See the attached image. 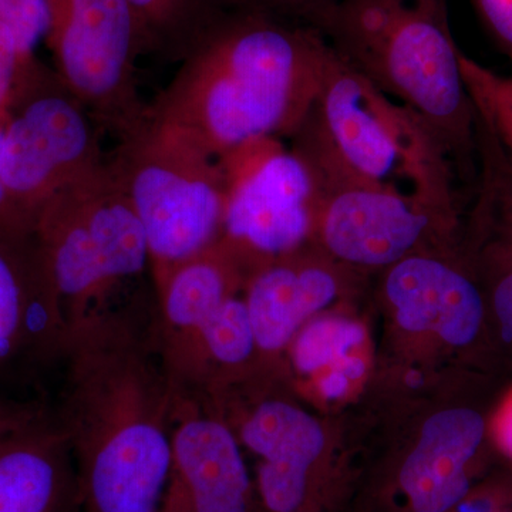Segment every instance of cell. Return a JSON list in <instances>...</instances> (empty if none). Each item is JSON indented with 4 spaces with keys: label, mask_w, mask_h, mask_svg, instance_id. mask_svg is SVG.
Returning a JSON list of instances; mask_svg holds the SVG:
<instances>
[{
    "label": "cell",
    "mask_w": 512,
    "mask_h": 512,
    "mask_svg": "<svg viewBox=\"0 0 512 512\" xmlns=\"http://www.w3.org/2000/svg\"><path fill=\"white\" fill-rule=\"evenodd\" d=\"M154 306L134 301L67 330L53 413L72 450L80 512H160L175 390Z\"/></svg>",
    "instance_id": "obj_1"
},
{
    "label": "cell",
    "mask_w": 512,
    "mask_h": 512,
    "mask_svg": "<svg viewBox=\"0 0 512 512\" xmlns=\"http://www.w3.org/2000/svg\"><path fill=\"white\" fill-rule=\"evenodd\" d=\"M329 56L315 29L251 9L175 90L158 131L220 164L252 141L292 137L315 106Z\"/></svg>",
    "instance_id": "obj_2"
},
{
    "label": "cell",
    "mask_w": 512,
    "mask_h": 512,
    "mask_svg": "<svg viewBox=\"0 0 512 512\" xmlns=\"http://www.w3.org/2000/svg\"><path fill=\"white\" fill-rule=\"evenodd\" d=\"M318 32L340 60L426 123L456 174H476L477 113L447 0H336Z\"/></svg>",
    "instance_id": "obj_3"
},
{
    "label": "cell",
    "mask_w": 512,
    "mask_h": 512,
    "mask_svg": "<svg viewBox=\"0 0 512 512\" xmlns=\"http://www.w3.org/2000/svg\"><path fill=\"white\" fill-rule=\"evenodd\" d=\"M305 124L353 177L454 207L456 170L430 128L332 49Z\"/></svg>",
    "instance_id": "obj_4"
},
{
    "label": "cell",
    "mask_w": 512,
    "mask_h": 512,
    "mask_svg": "<svg viewBox=\"0 0 512 512\" xmlns=\"http://www.w3.org/2000/svg\"><path fill=\"white\" fill-rule=\"evenodd\" d=\"M35 235L67 330L130 303L121 289L151 266L126 190L94 171L43 205Z\"/></svg>",
    "instance_id": "obj_5"
},
{
    "label": "cell",
    "mask_w": 512,
    "mask_h": 512,
    "mask_svg": "<svg viewBox=\"0 0 512 512\" xmlns=\"http://www.w3.org/2000/svg\"><path fill=\"white\" fill-rule=\"evenodd\" d=\"M293 138V147L311 164L318 183L316 228L340 261L392 266L412 255L434 225L453 220L450 205L353 177L308 127L299 128Z\"/></svg>",
    "instance_id": "obj_6"
},
{
    "label": "cell",
    "mask_w": 512,
    "mask_h": 512,
    "mask_svg": "<svg viewBox=\"0 0 512 512\" xmlns=\"http://www.w3.org/2000/svg\"><path fill=\"white\" fill-rule=\"evenodd\" d=\"M150 249L154 276L217 242L225 207L221 164L157 130L126 185Z\"/></svg>",
    "instance_id": "obj_7"
},
{
    "label": "cell",
    "mask_w": 512,
    "mask_h": 512,
    "mask_svg": "<svg viewBox=\"0 0 512 512\" xmlns=\"http://www.w3.org/2000/svg\"><path fill=\"white\" fill-rule=\"evenodd\" d=\"M26 62L3 126L2 177L20 217L35 229L43 205L93 173V134L76 101L50 89Z\"/></svg>",
    "instance_id": "obj_8"
},
{
    "label": "cell",
    "mask_w": 512,
    "mask_h": 512,
    "mask_svg": "<svg viewBox=\"0 0 512 512\" xmlns=\"http://www.w3.org/2000/svg\"><path fill=\"white\" fill-rule=\"evenodd\" d=\"M225 175L222 229L235 244L282 256L316 228L319 190L311 164L279 138L252 141L221 161Z\"/></svg>",
    "instance_id": "obj_9"
},
{
    "label": "cell",
    "mask_w": 512,
    "mask_h": 512,
    "mask_svg": "<svg viewBox=\"0 0 512 512\" xmlns=\"http://www.w3.org/2000/svg\"><path fill=\"white\" fill-rule=\"evenodd\" d=\"M237 436L197 396L175 394L171 467L160 512H251Z\"/></svg>",
    "instance_id": "obj_10"
},
{
    "label": "cell",
    "mask_w": 512,
    "mask_h": 512,
    "mask_svg": "<svg viewBox=\"0 0 512 512\" xmlns=\"http://www.w3.org/2000/svg\"><path fill=\"white\" fill-rule=\"evenodd\" d=\"M66 336L35 232L0 229V380L57 369Z\"/></svg>",
    "instance_id": "obj_11"
},
{
    "label": "cell",
    "mask_w": 512,
    "mask_h": 512,
    "mask_svg": "<svg viewBox=\"0 0 512 512\" xmlns=\"http://www.w3.org/2000/svg\"><path fill=\"white\" fill-rule=\"evenodd\" d=\"M133 10L130 0H66L62 15L50 16L60 73L74 96L101 106L124 92Z\"/></svg>",
    "instance_id": "obj_12"
},
{
    "label": "cell",
    "mask_w": 512,
    "mask_h": 512,
    "mask_svg": "<svg viewBox=\"0 0 512 512\" xmlns=\"http://www.w3.org/2000/svg\"><path fill=\"white\" fill-rule=\"evenodd\" d=\"M239 437L261 460L256 484L266 512H308L325 448L318 421L284 400H264L242 421Z\"/></svg>",
    "instance_id": "obj_13"
},
{
    "label": "cell",
    "mask_w": 512,
    "mask_h": 512,
    "mask_svg": "<svg viewBox=\"0 0 512 512\" xmlns=\"http://www.w3.org/2000/svg\"><path fill=\"white\" fill-rule=\"evenodd\" d=\"M386 295L404 329L436 332L451 345L476 338L483 299L474 282L454 266L412 254L390 266Z\"/></svg>",
    "instance_id": "obj_14"
},
{
    "label": "cell",
    "mask_w": 512,
    "mask_h": 512,
    "mask_svg": "<svg viewBox=\"0 0 512 512\" xmlns=\"http://www.w3.org/2000/svg\"><path fill=\"white\" fill-rule=\"evenodd\" d=\"M483 434L484 421L473 410H446L427 420L396 473V491L407 512H451L466 500L468 466Z\"/></svg>",
    "instance_id": "obj_15"
},
{
    "label": "cell",
    "mask_w": 512,
    "mask_h": 512,
    "mask_svg": "<svg viewBox=\"0 0 512 512\" xmlns=\"http://www.w3.org/2000/svg\"><path fill=\"white\" fill-rule=\"evenodd\" d=\"M79 507L76 467L55 413L0 441V512Z\"/></svg>",
    "instance_id": "obj_16"
},
{
    "label": "cell",
    "mask_w": 512,
    "mask_h": 512,
    "mask_svg": "<svg viewBox=\"0 0 512 512\" xmlns=\"http://www.w3.org/2000/svg\"><path fill=\"white\" fill-rule=\"evenodd\" d=\"M338 281L320 266L272 265L249 285L247 308L256 348L279 352L289 345L303 320L335 299Z\"/></svg>",
    "instance_id": "obj_17"
},
{
    "label": "cell",
    "mask_w": 512,
    "mask_h": 512,
    "mask_svg": "<svg viewBox=\"0 0 512 512\" xmlns=\"http://www.w3.org/2000/svg\"><path fill=\"white\" fill-rule=\"evenodd\" d=\"M365 340V329L353 320L326 318L309 323L293 345V362L303 373L330 369L329 375L355 382L365 373V362L352 356Z\"/></svg>",
    "instance_id": "obj_18"
},
{
    "label": "cell",
    "mask_w": 512,
    "mask_h": 512,
    "mask_svg": "<svg viewBox=\"0 0 512 512\" xmlns=\"http://www.w3.org/2000/svg\"><path fill=\"white\" fill-rule=\"evenodd\" d=\"M460 70L478 119L490 128L512 161V74L494 72L463 52Z\"/></svg>",
    "instance_id": "obj_19"
},
{
    "label": "cell",
    "mask_w": 512,
    "mask_h": 512,
    "mask_svg": "<svg viewBox=\"0 0 512 512\" xmlns=\"http://www.w3.org/2000/svg\"><path fill=\"white\" fill-rule=\"evenodd\" d=\"M252 10L268 13L298 23L318 32L319 23L325 18L336 0H248Z\"/></svg>",
    "instance_id": "obj_20"
},
{
    "label": "cell",
    "mask_w": 512,
    "mask_h": 512,
    "mask_svg": "<svg viewBox=\"0 0 512 512\" xmlns=\"http://www.w3.org/2000/svg\"><path fill=\"white\" fill-rule=\"evenodd\" d=\"M50 413L52 407L40 400L0 393V441L28 429Z\"/></svg>",
    "instance_id": "obj_21"
},
{
    "label": "cell",
    "mask_w": 512,
    "mask_h": 512,
    "mask_svg": "<svg viewBox=\"0 0 512 512\" xmlns=\"http://www.w3.org/2000/svg\"><path fill=\"white\" fill-rule=\"evenodd\" d=\"M25 63L15 33L8 23L0 20V116L9 109L20 70Z\"/></svg>",
    "instance_id": "obj_22"
},
{
    "label": "cell",
    "mask_w": 512,
    "mask_h": 512,
    "mask_svg": "<svg viewBox=\"0 0 512 512\" xmlns=\"http://www.w3.org/2000/svg\"><path fill=\"white\" fill-rule=\"evenodd\" d=\"M485 29L512 63V0H471Z\"/></svg>",
    "instance_id": "obj_23"
},
{
    "label": "cell",
    "mask_w": 512,
    "mask_h": 512,
    "mask_svg": "<svg viewBox=\"0 0 512 512\" xmlns=\"http://www.w3.org/2000/svg\"><path fill=\"white\" fill-rule=\"evenodd\" d=\"M2 148H3V126H0V229L6 231L35 232L32 225L28 224L18 214L6 191L2 177Z\"/></svg>",
    "instance_id": "obj_24"
},
{
    "label": "cell",
    "mask_w": 512,
    "mask_h": 512,
    "mask_svg": "<svg viewBox=\"0 0 512 512\" xmlns=\"http://www.w3.org/2000/svg\"><path fill=\"white\" fill-rule=\"evenodd\" d=\"M494 306L507 338H512V275L494 288Z\"/></svg>",
    "instance_id": "obj_25"
},
{
    "label": "cell",
    "mask_w": 512,
    "mask_h": 512,
    "mask_svg": "<svg viewBox=\"0 0 512 512\" xmlns=\"http://www.w3.org/2000/svg\"><path fill=\"white\" fill-rule=\"evenodd\" d=\"M495 436L501 447L512 457V394L495 419Z\"/></svg>",
    "instance_id": "obj_26"
},
{
    "label": "cell",
    "mask_w": 512,
    "mask_h": 512,
    "mask_svg": "<svg viewBox=\"0 0 512 512\" xmlns=\"http://www.w3.org/2000/svg\"><path fill=\"white\" fill-rule=\"evenodd\" d=\"M158 0H130L133 9L150 10L157 5Z\"/></svg>",
    "instance_id": "obj_27"
}]
</instances>
